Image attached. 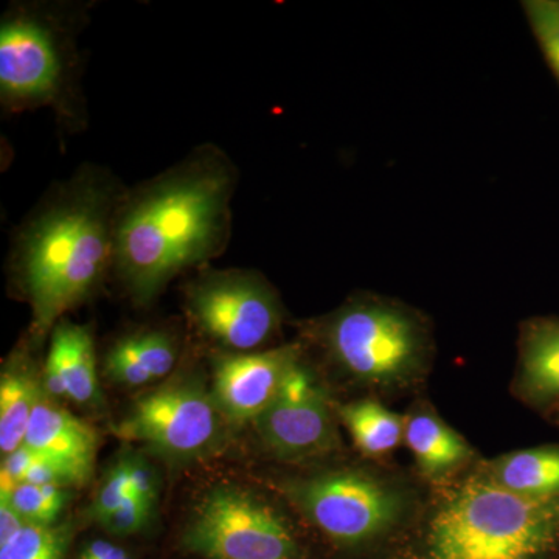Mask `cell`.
<instances>
[{"label": "cell", "mask_w": 559, "mask_h": 559, "mask_svg": "<svg viewBox=\"0 0 559 559\" xmlns=\"http://www.w3.org/2000/svg\"><path fill=\"white\" fill-rule=\"evenodd\" d=\"M127 462L131 498L145 500V502L156 506L157 495H159L156 468L151 465L148 460L131 454V452L127 454Z\"/></svg>", "instance_id": "26"}, {"label": "cell", "mask_w": 559, "mask_h": 559, "mask_svg": "<svg viewBox=\"0 0 559 559\" xmlns=\"http://www.w3.org/2000/svg\"><path fill=\"white\" fill-rule=\"evenodd\" d=\"M143 369L153 381L167 378L178 360L179 345L175 334L165 329H145L127 334Z\"/></svg>", "instance_id": "21"}, {"label": "cell", "mask_w": 559, "mask_h": 559, "mask_svg": "<svg viewBox=\"0 0 559 559\" xmlns=\"http://www.w3.org/2000/svg\"><path fill=\"white\" fill-rule=\"evenodd\" d=\"M404 443L414 454L418 468L430 477L450 473L473 455L468 443L430 412H417L406 418Z\"/></svg>", "instance_id": "14"}, {"label": "cell", "mask_w": 559, "mask_h": 559, "mask_svg": "<svg viewBox=\"0 0 559 559\" xmlns=\"http://www.w3.org/2000/svg\"><path fill=\"white\" fill-rule=\"evenodd\" d=\"M331 355L359 380L393 382L417 366L418 333L403 312L381 305H352L325 329Z\"/></svg>", "instance_id": "9"}, {"label": "cell", "mask_w": 559, "mask_h": 559, "mask_svg": "<svg viewBox=\"0 0 559 559\" xmlns=\"http://www.w3.org/2000/svg\"><path fill=\"white\" fill-rule=\"evenodd\" d=\"M337 415L353 443L367 457H384L400 447L406 419L377 400H358L337 406Z\"/></svg>", "instance_id": "16"}, {"label": "cell", "mask_w": 559, "mask_h": 559, "mask_svg": "<svg viewBox=\"0 0 559 559\" xmlns=\"http://www.w3.org/2000/svg\"><path fill=\"white\" fill-rule=\"evenodd\" d=\"M484 473L500 487L518 495L532 498L559 496L558 448H536L502 455L489 463Z\"/></svg>", "instance_id": "15"}, {"label": "cell", "mask_w": 559, "mask_h": 559, "mask_svg": "<svg viewBox=\"0 0 559 559\" xmlns=\"http://www.w3.org/2000/svg\"><path fill=\"white\" fill-rule=\"evenodd\" d=\"M253 426L266 450L288 462L323 457L340 443L325 390L300 362Z\"/></svg>", "instance_id": "10"}, {"label": "cell", "mask_w": 559, "mask_h": 559, "mask_svg": "<svg viewBox=\"0 0 559 559\" xmlns=\"http://www.w3.org/2000/svg\"><path fill=\"white\" fill-rule=\"evenodd\" d=\"M559 544V496L532 498L481 473L430 521L428 559H546Z\"/></svg>", "instance_id": "3"}, {"label": "cell", "mask_w": 559, "mask_h": 559, "mask_svg": "<svg viewBox=\"0 0 559 559\" xmlns=\"http://www.w3.org/2000/svg\"><path fill=\"white\" fill-rule=\"evenodd\" d=\"M105 373L110 381L124 388H143L153 384V378L143 369L127 334L114 342L106 353Z\"/></svg>", "instance_id": "22"}, {"label": "cell", "mask_w": 559, "mask_h": 559, "mask_svg": "<svg viewBox=\"0 0 559 559\" xmlns=\"http://www.w3.org/2000/svg\"><path fill=\"white\" fill-rule=\"evenodd\" d=\"M0 500H7L27 524L53 525L68 506L69 488L20 484L2 492Z\"/></svg>", "instance_id": "19"}, {"label": "cell", "mask_w": 559, "mask_h": 559, "mask_svg": "<svg viewBox=\"0 0 559 559\" xmlns=\"http://www.w3.org/2000/svg\"><path fill=\"white\" fill-rule=\"evenodd\" d=\"M76 559H132L123 547L106 539H92L81 549Z\"/></svg>", "instance_id": "27"}, {"label": "cell", "mask_w": 559, "mask_h": 559, "mask_svg": "<svg viewBox=\"0 0 559 559\" xmlns=\"http://www.w3.org/2000/svg\"><path fill=\"white\" fill-rule=\"evenodd\" d=\"M130 479H128L127 454L121 455L103 479L94 503H92V518L100 524L105 518L119 509L124 500L130 499Z\"/></svg>", "instance_id": "23"}, {"label": "cell", "mask_w": 559, "mask_h": 559, "mask_svg": "<svg viewBox=\"0 0 559 559\" xmlns=\"http://www.w3.org/2000/svg\"><path fill=\"white\" fill-rule=\"evenodd\" d=\"M154 503L135 498L124 500L123 503L100 522L103 528L114 536H131L142 532L153 516Z\"/></svg>", "instance_id": "25"}, {"label": "cell", "mask_w": 559, "mask_h": 559, "mask_svg": "<svg viewBox=\"0 0 559 559\" xmlns=\"http://www.w3.org/2000/svg\"><path fill=\"white\" fill-rule=\"evenodd\" d=\"M205 559H297L299 544L270 503L235 485H219L201 499L182 536Z\"/></svg>", "instance_id": "6"}, {"label": "cell", "mask_w": 559, "mask_h": 559, "mask_svg": "<svg viewBox=\"0 0 559 559\" xmlns=\"http://www.w3.org/2000/svg\"><path fill=\"white\" fill-rule=\"evenodd\" d=\"M32 369L14 364L0 378V452L2 457L24 447L32 415L43 395Z\"/></svg>", "instance_id": "17"}, {"label": "cell", "mask_w": 559, "mask_h": 559, "mask_svg": "<svg viewBox=\"0 0 559 559\" xmlns=\"http://www.w3.org/2000/svg\"><path fill=\"white\" fill-rule=\"evenodd\" d=\"M299 362L297 345L226 353L213 362L210 393L224 418L253 423L277 396L289 371Z\"/></svg>", "instance_id": "11"}, {"label": "cell", "mask_w": 559, "mask_h": 559, "mask_svg": "<svg viewBox=\"0 0 559 559\" xmlns=\"http://www.w3.org/2000/svg\"><path fill=\"white\" fill-rule=\"evenodd\" d=\"M25 447L68 463L91 477L97 457L98 436L87 423L81 421L51 396L43 392L28 426Z\"/></svg>", "instance_id": "13"}, {"label": "cell", "mask_w": 559, "mask_h": 559, "mask_svg": "<svg viewBox=\"0 0 559 559\" xmlns=\"http://www.w3.org/2000/svg\"><path fill=\"white\" fill-rule=\"evenodd\" d=\"M44 388L51 399L92 404L100 396L94 337L87 326L62 319L50 333Z\"/></svg>", "instance_id": "12"}, {"label": "cell", "mask_w": 559, "mask_h": 559, "mask_svg": "<svg viewBox=\"0 0 559 559\" xmlns=\"http://www.w3.org/2000/svg\"><path fill=\"white\" fill-rule=\"evenodd\" d=\"M25 525L27 521L7 500H0V546L14 538Z\"/></svg>", "instance_id": "28"}, {"label": "cell", "mask_w": 559, "mask_h": 559, "mask_svg": "<svg viewBox=\"0 0 559 559\" xmlns=\"http://www.w3.org/2000/svg\"><path fill=\"white\" fill-rule=\"evenodd\" d=\"M124 189L98 165L55 183L11 241L10 266L44 337L114 274L117 215Z\"/></svg>", "instance_id": "2"}, {"label": "cell", "mask_w": 559, "mask_h": 559, "mask_svg": "<svg viewBox=\"0 0 559 559\" xmlns=\"http://www.w3.org/2000/svg\"><path fill=\"white\" fill-rule=\"evenodd\" d=\"M237 167L212 143L134 189L121 201L114 275L139 307L180 274L218 259L231 238Z\"/></svg>", "instance_id": "1"}, {"label": "cell", "mask_w": 559, "mask_h": 559, "mask_svg": "<svg viewBox=\"0 0 559 559\" xmlns=\"http://www.w3.org/2000/svg\"><path fill=\"white\" fill-rule=\"evenodd\" d=\"M68 7L20 3L0 22V103L5 112L53 108L79 121L75 100L79 55Z\"/></svg>", "instance_id": "4"}, {"label": "cell", "mask_w": 559, "mask_h": 559, "mask_svg": "<svg viewBox=\"0 0 559 559\" xmlns=\"http://www.w3.org/2000/svg\"><path fill=\"white\" fill-rule=\"evenodd\" d=\"M530 22L538 36L547 61L559 80V2L538 0L527 3Z\"/></svg>", "instance_id": "24"}, {"label": "cell", "mask_w": 559, "mask_h": 559, "mask_svg": "<svg viewBox=\"0 0 559 559\" xmlns=\"http://www.w3.org/2000/svg\"><path fill=\"white\" fill-rule=\"evenodd\" d=\"M186 310L202 336L227 353L260 352L282 325V305L253 271H202L186 288Z\"/></svg>", "instance_id": "7"}, {"label": "cell", "mask_w": 559, "mask_h": 559, "mask_svg": "<svg viewBox=\"0 0 559 559\" xmlns=\"http://www.w3.org/2000/svg\"><path fill=\"white\" fill-rule=\"evenodd\" d=\"M522 378L535 395L559 396V323L530 331L522 355Z\"/></svg>", "instance_id": "18"}, {"label": "cell", "mask_w": 559, "mask_h": 559, "mask_svg": "<svg viewBox=\"0 0 559 559\" xmlns=\"http://www.w3.org/2000/svg\"><path fill=\"white\" fill-rule=\"evenodd\" d=\"M68 528L27 524L0 546V559H64Z\"/></svg>", "instance_id": "20"}, {"label": "cell", "mask_w": 559, "mask_h": 559, "mask_svg": "<svg viewBox=\"0 0 559 559\" xmlns=\"http://www.w3.org/2000/svg\"><path fill=\"white\" fill-rule=\"evenodd\" d=\"M285 492L326 538L348 547L384 536L399 524L406 507L399 489L356 469L294 480Z\"/></svg>", "instance_id": "5"}, {"label": "cell", "mask_w": 559, "mask_h": 559, "mask_svg": "<svg viewBox=\"0 0 559 559\" xmlns=\"http://www.w3.org/2000/svg\"><path fill=\"white\" fill-rule=\"evenodd\" d=\"M223 418L212 393L197 378H175L140 396L114 432L120 440L187 462L215 450Z\"/></svg>", "instance_id": "8"}]
</instances>
